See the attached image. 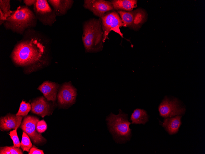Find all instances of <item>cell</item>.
<instances>
[{
    "label": "cell",
    "mask_w": 205,
    "mask_h": 154,
    "mask_svg": "<svg viewBox=\"0 0 205 154\" xmlns=\"http://www.w3.org/2000/svg\"><path fill=\"white\" fill-rule=\"evenodd\" d=\"M49 38L34 28L27 29L10 55L14 64L31 73L47 66L51 60Z\"/></svg>",
    "instance_id": "1"
},
{
    "label": "cell",
    "mask_w": 205,
    "mask_h": 154,
    "mask_svg": "<svg viewBox=\"0 0 205 154\" xmlns=\"http://www.w3.org/2000/svg\"><path fill=\"white\" fill-rule=\"evenodd\" d=\"M37 21L34 12L28 7L20 6L12 11L3 25L6 30L22 35L27 29L35 28Z\"/></svg>",
    "instance_id": "2"
},
{
    "label": "cell",
    "mask_w": 205,
    "mask_h": 154,
    "mask_svg": "<svg viewBox=\"0 0 205 154\" xmlns=\"http://www.w3.org/2000/svg\"><path fill=\"white\" fill-rule=\"evenodd\" d=\"M83 29L82 40L86 51H101L103 48V43L101 20L92 18L85 22Z\"/></svg>",
    "instance_id": "3"
},
{
    "label": "cell",
    "mask_w": 205,
    "mask_h": 154,
    "mask_svg": "<svg viewBox=\"0 0 205 154\" xmlns=\"http://www.w3.org/2000/svg\"><path fill=\"white\" fill-rule=\"evenodd\" d=\"M119 111L118 115L111 113L106 120L110 132L116 141L124 143L130 139L131 132L129 126L131 123L128 120L127 114L122 113L120 109Z\"/></svg>",
    "instance_id": "4"
},
{
    "label": "cell",
    "mask_w": 205,
    "mask_h": 154,
    "mask_svg": "<svg viewBox=\"0 0 205 154\" xmlns=\"http://www.w3.org/2000/svg\"><path fill=\"white\" fill-rule=\"evenodd\" d=\"M34 13L37 19L44 26H52L56 21V15L46 0H37L33 5Z\"/></svg>",
    "instance_id": "5"
},
{
    "label": "cell",
    "mask_w": 205,
    "mask_h": 154,
    "mask_svg": "<svg viewBox=\"0 0 205 154\" xmlns=\"http://www.w3.org/2000/svg\"><path fill=\"white\" fill-rule=\"evenodd\" d=\"M103 31V42L108 39L109 34L111 31L118 34L123 38V34L120 28L123 26V23L118 13L114 11L106 13L100 18Z\"/></svg>",
    "instance_id": "6"
},
{
    "label": "cell",
    "mask_w": 205,
    "mask_h": 154,
    "mask_svg": "<svg viewBox=\"0 0 205 154\" xmlns=\"http://www.w3.org/2000/svg\"><path fill=\"white\" fill-rule=\"evenodd\" d=\"M39 118L36 116L28 115L25 116L21 123L20 127L31 140L35 144L41 145L46 141L41 133L37 130L36 126Z\"/></svg>",
    "instance_id": "7"
},
{
    "label": "cell",
    "mask_w": 205,
    "mask_h": 154,
    "mask_svg": "<svg viewBox=\"0 0 205 154\" xmlns=\"http://www.w3.org/2000/svg\"><path fill=\"white\" fill-rule=\"evenodd\" d=\"M159 111L161 116L168 117L184 114L185 109L177 99H171L165 97L159 106Z\"/></svg>",
    "instance_id": "8"
},
{
    "label": "cell",
    "mask_w": 205,
    "mask_h": 154,
    "mask_svg": "<svg viewBox=\"0 0 205 154\" xmlns=\"http://www.w3.org/2000/svg\"><path fill=\"white\" fill-rule=\"evenodd\" d=\"M83 6L100 18L108 11L114 10L110 1L104 0H84Z\"/></svg>",
    "instance_id": "9"
},
{
    "label": "cell",
    "mask_w": 205,
    "mask_h": 154,
    "mask_svg": "<svg viewBox=\"0 0 205 154\" xmlns=\"http://www.w3.org/2000/svg\"><path fill=\"white\" fill-rule=\"evenodd\" d=\"M76 96V89L70 84L65 83L61 86L57 95L58 102L63 106L71 105L75 102Z\"/></svg>",
    "instance_id": "10"
},
{
    "label": "cell",
    "mask_w": 205,
    "mask_h": 154,
    "mask_svg": "<svg viewBox=\"0 0 205 154\" xmlns=\"http://www.w3.org/2000/svg\"><path fill=\"white\" fill-rule=\"evenodd\" d=\"M43 97H39L31 102V112L42 117L49 116L52 112V105Z\"/></svg>",
    "instance_id": "11"
},
{
    "label": "cell",
    "mask_w": 205,
    "mask_h": 154,
    "mask_svg": "<svg viewBox=\"0 0 205 154\" xmlns=\"http://www.w3.org/2000/svg\"><path fill=\"white\" fill-rule=\"evenodd\" d=\"M24 116L16 114H7L0 118V129L1 131H8L12 129L17 128L22 122Z\"/></svg>",
    "instance_id": "12"
},
{
    "label": "cell",
    "mask_w": 205,
    "mask_h": 154,
    "mask_svg": "<svg viewBox=\"0 0 205 154\" xmlns=\"http://www.w3.org/2000/svg\"><path fill=\"white\" fill-rule=\"evenodd\" d=\"M59 86V85L56 83L46 81L40 85L37 89L43 94L48 101L54 103L56 99Z\"/></svg>",
    "instance_id": "13"
},
{
    "label": "cell",
    "mask_w": 205,
    "mask_h": 154,
    "mask_svg": "<svg viewBox=\"0 0 205 154\" xmlns=\"http://www.w3.org/2000/svg\"><path fill=\"white\" fill-rule=\"evenodd\" d=\"M56 16L65 15L72 7L74 1L72 0H48Z\"/></svg>",
    "instance_id": "14"
},
{
    "label": "cell",
    "mask_w": 205,
    "mask_h": 154,
    "mask_svg": "<svg viewBox=\"0 0 205 154\" xmlns=\"http://www.w3.org/2000/svg\"><path fill=\"white\" fill-rule=\"evenodd\" d=\"M133 19L130 28L134 31H138L142 25L147 20V14L144 9L138 8L133 11Z\"/></svg>",
    "instance_id": "15"
},
{
    "label": "cell",
    "mask_w": 205,
    "mask_h": 154,
    "mask_svg": "<svg viewBox=\"0 0 205 154\" xmlns=\"http://www.w3.org/2000/svg\"><path fill=\"white\" fill-rule=\"evenodd\" d=\"M181 116H177L165 119L163 123V126L170 134L176 133L181 124Z\"/></svg>",
    "instance_id": "16"
},
{
    "label": "cell",
    "mask_w": 205,
    "mask_h": 154,
    "mask_svg": "<svg viewBox=\"0 0 205 154\" xmlns=\"http://www.w3.org/2000/svg\"><path fill=\"white\" fill-rule=\"evenodd\" d=\"M114 10L131 11L137 6L135 0H114L110 1Z\"/></svg>",
    "instance_id": "17"
},
{
    "label": "cell",
    "mask_w": 205,
    "mask_h": 154,
    "mask_svg": "<svg viewBox=\"0 0 205 154\" xmlns=\"http://www.w3.org/2000/svg\"><path fill=\"white\" fill-rule=\"evenodd\" d=\"M148 116L146 112L144 109H137L132 114L130 120L132 124H144L148 121Z\"/></svg>",
    "instance_id": "18"
},
{
    "label": "cell",
    "mask_w": 205,
    "mask_h": 154,
    "mask_svg": "<svg viewBox=\"0 0 205 154\" xmlns=\"http://www.w3.org/2000/svg\"><path fill=\"white\" fill-rule=\"evenodd\" d=\"M117 13L120 15L123 23V26L129 28L132 25L133 21V11L118 10L117 11Z\"/></svg>",
    "instance_id": "19"
},
{
    "label": "cell",
    "mask_w": 205,
    "mask_h": 154,
    "mask_svg": "<svg viewBox=\"0 0 205 154\" xmlns=\"http://www.w3.org/2000/svg\"><path fill=\"white\" fill-rule=\"evenodd\" d=\"M33 146L30 138L24 132H23L22 139L21 142V148L23 151L29 152L30 149Z\"/></svg>",
    "instance_id": "20"
},
{
    "label": "cell",
    "mask_w": 205,
    "mask_h": 154,
    "mask_svg": "<svg viewBox=\"0 0 205 154\" xmlns=\"http://www.w3.org/2000/svg\"><path fill=\"white\" fill-rule=\"evenodd\" d=\"M0 154H23L22 150L19 148L10 146L0 147Z\"/></svg>",
    "instance_id": "21"
},
{
    "label": "cell",
    "mask_w": 205,
    "mask_h": 154,
    "mask_svg": "<svg viewBox=\"0 0 205 154\" xmlns=\"http://www.w3.org/2000/svg\"><path fill=\"white\" fill-rule=\"evenodd\" d=\"M31 109V105L29 103H26L25 101L22 100L20 104L18 111L16 115L24 116H27Z\"/></svg>",
    "instance_id": "22"
},
{
    "label": "cell",
    "mask_w": 205,
    "mask_h": 154,
    "mask_svg": "<svg viewBox=\"0 0 205 154\" xmlns=\"http://www.w3.org/2000/svg\"><path fill=\"white\" fill-rule=\"evenodd\" d=\"M17 129H15L11 131L9 134L13 141L14 144L13 147L20 148L21 146V143L17 135Z\"/></svg>",
    "instance_id": "23"
},
{
    "label": "cell",
    "mask_w": 205,
    "mask_h": 154,
    "mask_svg": "<svg viewBox=\"0 0 205 154\" xmlns=\"http://www.w3.org/2000/svg\"><path fill=\"white\" fill-rule=\"evenodd\" d=\"M10 0H0V10L4 15L8 13L10 10Z\"/></svg>",
    "instance_id": "24"
},
{
    "label": "cell",
    "mask_w": 205,
    "mask_h": 154,
    "mask_svg": "<svg viewBox=\"0 0 205 154\" xmlns=\"http://www.w3.org/2000/svg\"><path fill=\"white\" fill-rule=\"evenodd\" d=\"M47 127V124L44 120H39L37 124V130L38 132L41 133L46 130Z\"/></svg>",
    "instance_id": "25"
},
{
    "label": "cell",
    "mask_w": 205,
    "mask_h": 154,
    "mask_svg": "<svg viewBox=\"0 0 205 154\" xmlns=\"http://www.w3.org/2000/svg\"><path fill=\"white\" fill-rule=\"evenodd\" d=\"M29 154H44L43 150L38 149L35 145H33L30 149Z\"/></svg>",
    "instance_id": "26"
},
{
    "label": "cell",
    "mask_w": 205,
    "mask_h": 154,
    "mask_svg": "<svg viewBox=\"0 0 205 154\" xmlns=\"http://www.w3.org/2000/svg\"><path fill=\"white\" fill-rule=\"evenodd\" d=\"M36 1L37 0H24L23 1L25 6L28 7L33 5Z\"/></svg>",
    "instance_id": "27"
},
{
    "label": "cell",
    "mask_w": 205,
    "mask_h": 154,
    "mask_svg": "<svg viewBox=\"0 0 205 154\" xmlns=\"http://www.w3.org/2000/svg\"><path fill=\"white\" fill-rule=\"evenodd\" d=\"M6 19V18L4 14L2 11L0 10V26H1L2 24H3Z\"/></svg>",
    "instance_id": "28"
}]
</instances>
